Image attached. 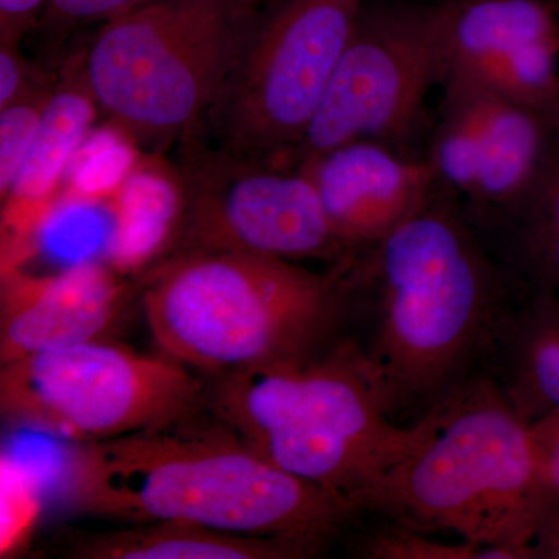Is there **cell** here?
<instances>
[{
	"instance_id": "obj_25",
	"label": "cell",
	"mask_w": 559,
	"mask_h": 559,
	"mask_svg": "<svg viewBox=\"0 0 559 559\" xmlns=\"http://www.w3.org/2000/svg\"><path fill=\"white\" fill-rule=\"evenodd\" d=\"M49 0H0V43L20 44Z\"/></svg>"
},
{
	"instance_id": "obj_16",
	"label": "cell",
	"mask_w": 559,
	"mask_h": 559,
	"mask_svg": "<svg viewBox=\"0 0 559 559\" xmlns=\"http://www.w3.org/2000/svg\"><path fill=\"white\" fill-rule=\"evenodd\" d=\"M465 213L518 299L558 296L559 140L536 178L518 197Z\"/></svg>"
},
{
	"instance_id": "obj_23",
	"label": "cell",
	"mask_w": 559,
	"mask_h": 559,
	"mask_svg": "<svg viewBox=\"0 0 559 559\" xmlns=\"http://www.w3.org/2000/svg\"><path fill=\"white\" fill-rule=\"evenodd\" d=\"M140 0H49L47 14L61 22L109 21Z\"/></svg>"
},
{
	"instance_id": "obj_10",
	"label": "cell",
	"mask_w": 559,
	"mask_h": 559,
	"mask_svg": "<svg viewBox=\"0 0 559 559\" xmlns=\"http://www.w3.org/2000/svg\"><path fill=\"white\" fill-rule=\"evenodd\" d=\"M447 73L439 3H364L293 165L359 140L401 151L421 131L430 91Z\"/></svg>"
},
{
	"instance_id": "obj_21",
	"label": "cell",
	"mask_w": 559,
	"mask_h": 559,
	"mask_svg": "<svg viewBox=\"0 0 559 559\" xmlns=\"http://www.w3.org/2000/svg\"><path fill=\"white\" fill-rule=\"evenodd\" d=\"M13 460L2 457V557L20 549L38 518L36 480Z\"/></svg>"
},
{
	"instance_id": "obj_11",
	"label": "cell",
	"mask_w": 559,
	"mask_h": 559,
	"mask_svg": "<svg viewBox=\"0 0 559 559\" xmlns=\"http://www.w3.org/2000/svg\"><path fill=\"white\" fill-rule=\"evenodd\" d=\"M426 154L465 210L496 207L525 190L549 159L559 127L546 117L447 75Z\"/></svg>"
},
{
	"instance_id": "obj_17",
	"label": "cell",
	"mask_w": 559,
	"mask_h": 559,
	"mask_svg": "<svg viewBox=\"0 0 559 559\" xmlns=\"http://www.w3.org/2000/svg\"><path fill=\"white\" fill-rule=\"evenodd\" d=\"M55 551L72 559H304L310 544L221 532L186 521H154L119 530L68 527L55 533Z\"/></svg>"
},
{
	"instance_id": "obj_22",
	"label": "cell",
	"mask_w": 559,
	"mask_h": 559,
	"mask_svg": "<svg viewBox=\"0 0 559 559\" xmlns=\"http://www.w3.org/2000/svg\"><path fill=\"white\" fill-rule=\"evenodd\" d=\"M38 83L32 79L31 64L22 57L20 44L0 43V109Z\"/></svg>"
},
{
	"instance_id": "obj_3",
	"label": "cell",
	"mask_w": 559,
	"mask_h": 559,
	"mask_svg": "<svg viewBox=\"0 0 559 559\" xmlns=\"http://www.w3.org/2000/svg\"><path fill=\"white\" fill-rule=\"evenodd\" d=\"M555 492L540 473L528 423L480 373L441 401L428 439L360 492L353 509L532 559Z\"/></svg>"
},
{
	"instance_id": "obj_20",
	"label": "cell",
	"mask_w": 559,
	"mask_h": 559,
	"mask_svg": "<svg viewBox=\"0 0 559 559\" xmlns=\"http://www.w3.org/2000/svg\"><path fill=\"white\" fill-rule=\"evenodd\" d=\"M477 544H444L430 539L428 533L390 521L367 533L359 540V557L370 559H480Z\"/></svg>"
},
{
	"instance_id": "obj_15",
	"label": "cell",
	"mask_w": 559,
	"mask_h": 559,
	"mask_svg": "<svg viewBox=\"0 0 559 559\" xmlns=\"http://www.w3.org/2000/svg\"><path fill=\"white\" fill-rule=\"evenodd\" d=\"M100 108L84 64L51 91L39 130L16 180L2 201V270L20 267L31 257L36 235L49 218L62 180L90 135Z\"/></svg>"
},
{
	"instance_id": "obj_7",
	"label": "cell",
	"mask_w": 559,
	"mask_h": 559,
	"mask_svg": "<svg viewBox=\"0 0 559 559\" xmlns=\"http://www.w3.org/2000/svg\"><path fill=\"white\" fill-rule=\"evenodd\" d=\"M367 0H267L201 124L215 148L293 165Z\"/></svg>"
},
{
	"instance_id": "obj_27",
	"label": "cell",
	"mask_w": 559,
	"mask_h": 559,
	"mask_svg": "<svg viewBox=\"0 0 559 559\" xmlns=\"http://www.w3.org/2000/svg\"><path fill=\"white\" fill-rule=\"evenodd\" d=\"M263 2H267V0H263Z\"/></svg>"
},
{
	"instance_id": "obj_18",
	"label": "cell",
	"mask_w": 559,
	"mask_h": 559,
	"mask_svg": "<svg viewBox=\"0 0 559 559\" xmlns=\"http://www.w3.org/2000/svg\"><path fill=\"white\" fill-rule=\"evenodd\" d=\"M487 373L528 425L559 414V299L518 301L488 362Z\"/></svg>"
},
{
	"instance_id": "obj_13",
	"label": "cell",
	"mask_w": 559,
	"mask_h": 559,
	"mask_svg": "<svg viewBox=\"0 0 559 559\" xmlns=\"http://www.w3.org/2000/svg\"><path fill=\"white\" fill-rule=\"evenodd\" d=\"M314 183L334 237L355 257L388 237L439 186L428 157L359 140L297 164Z\"/></svg>"
},
{
	"instance_id": "obj_26",
	"label": "cell",
	"mask_w": 559,
	"mask_h": 559,
	"mask_svg": "<svg viewBox=\"0 0 559 559\" xmlns=\"http://www.w3.org/2000/svg\"><path fill=\"white\" fill-rule=\"evenodd\" d=\"M530 554L532 559H559V492H555L539 522Z\"/></svg>"
},
{
	"instance_id": "obj_12",
	"label": "cell",
	"mask_w": 559,
	"mask_h": 559,
	"mask_svg": "<svg viewBox=\"0 0 559 559\" xmlns=\"http://www.w3.org/2000/svg\"><path fill=\"white\" fill-rule=\"evenodd\" d=\"M447 75L473 81L559 127V17L547 0H444Z\"/></svg>"
},
{
	"instance_id": "obj_9",
	"label": "cell",
	"mask_w": 559,
	"mask_h": 559,
	"mask_svg": "<svg viewBox=\"0 0 559 559\" xmlns=\"http://www.w3.org/2000/svg\"><path fill=\"white\" fill-rule=\"evenodd\" d=\"M180 140L178 219L160 259L209 252L296 263L352 259L300 167L234 156L197 131Z\"/></svg>"
},
{
	"instance_id": "obj_1",
	"label": "cell",
	"mask_w": 559,
	"mask_h": 559,
	"mask_svg": "<svg viewBox=\"0 0 559 559\" xmlns=\"http://www.w3.org/2000/svg\"><path fill=\"white\" fill-rule=\"evenodd\" d=\"M352 288L377 301L367 369L389 417L421 419L487 373L518 299L462 202L439 183L388 237L347 261Z\"/></svg>"
},
{
	"instance_id": "obj_14",
	"label": "cell",
	"mask_w": 559,
	"mask_h": 559,
	"mask_svg": "<svg viewBox=\"0 0 559 559\" xmlns=\"http://www.w3.org/2000/svg\"><path fill=\"white\" fill-rule=\"evenodd\" d=\"M127 297V285L94 261L53 275L2 270L0 364L105 340Z\"/></svg>"
},
{
	"instance_id": "obj_4",
	"label": "cell",
	"mask_w": 559,
	"mask_h": 559,
	"mask_svg": "<svg viewBox=\"0 0 559 559\" xmlns=\"http://www.w3.org/2000/svg\"><path fill=\"white\" fill-rule=\"evenodd\" d=\"M348 300L345 261L314 272L252 253L165 257L142 285L162 353L216 377L312 360Z\"/></svg>"
},
{
	"instance_id": "obj_6",
	"label": "cell",
	"mask_w": 559,
	"mask_h": 559,
	"mask_svg": "<svg viewBox=\"0 0 559 559\" xmlns=\"http://www.w3.org/2000/svg\"><path fill=\"white\" fill-rule=\"evenodd\" d=\"M263 0H140L103 22L84 72L103 112L140 142L200 130Z\"/></svg>"
},
{
	"instance_id": "obj_24",
	"label": "cell",
	"mask_w": 559,
	"mask_h": 559,
	"mask_svg": "<svg viewBox=\"0 0 559 559\" xmlns=\"http://www.w3.org/2000/svg\"><path fill=\"white\" fill-rule=\"evenodd\" d=\"M540 473L554 491L559 492V414L546 415L530 425Z\"/></svg>"
},
{
	"instance_id": "obj_8",
	"label": "cell",
	"mask_w": 559,
	"mask_h": 559,
	"mask_svg": "<svg viewBox=\"0 0 559 559\" xmlns=\"http://www.w3.org/2000/svg\"><path fill=\"white\" fill-rule=\"evenodd\" d=\"M209 389L170 356L91 341L2 364L0 411L16 425L91 443L207 409Z\"/></svg>"
},
{
	"instance_id": "obj_19",
	"label": "cell",
	"mask_w": 559,
	"mask_h": 559,
	"mask_svg": "<svg viewBox=\"0 0 559 559\" xmlns=\"http://www.w3.org/2000/svg\"><path fill=\"white\" fill-rule=\"evenodd\" d=\"M51 91L53 87L39 81L17 100L0 109V200L9 194L27 157Z\"/></svg>"
},
{
	"instance_id": "obj_2",
	"label": "cell",
	"mask_w": 559,
	"mask_h": 559,
	"mask_svg": "<svg viewBox=\"0 0 559 559\" xmlns=\"http://www.w3.org/2000/svg\"><path fill=\"white\" fill-rule=\"evenodd\" d=\"M61 481L66 503L84 513L130 524L193 522L320 551L356 518L345 500L261 459L210 407L79 443Z\"/></svg>"
},
{
	"instance_id": "obj_5",
	"label": "cell",
	"mask_w": 559,
	"mask_h": 559,
	"mask_svg": "<svg viewBox=\"0 0 559 559\" xmlns=\"http://www.w3.org/2000/svg\"><path fill=\"white\" fill-rule=\"evenodd\" d=\"M209 407L261 459L353 511V500L409 457L439 419V404L414 425L390 418L356 347L221 374Z\"/></svg>"
}]
</instances>
